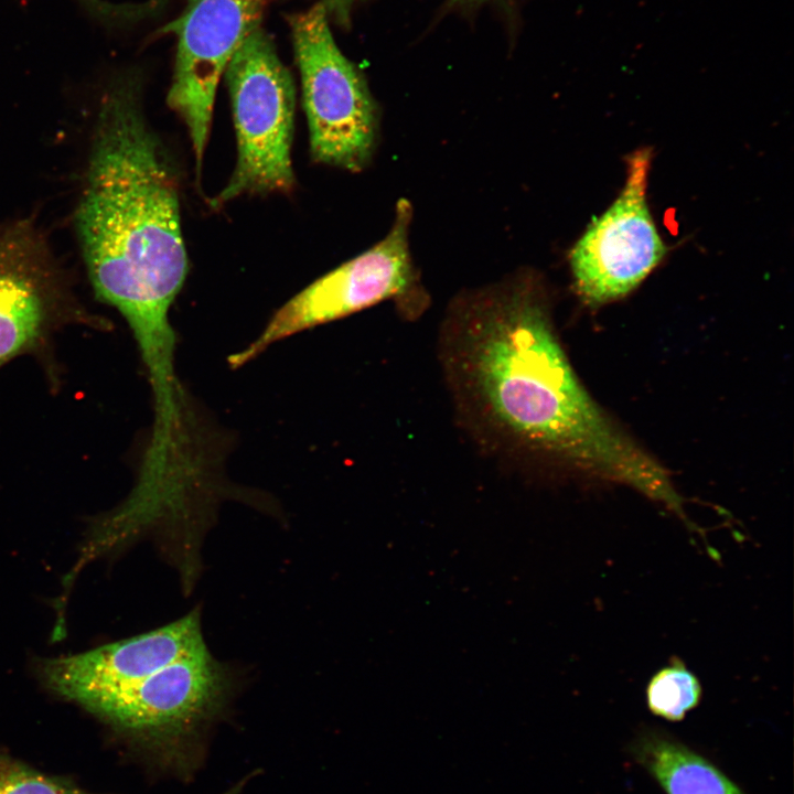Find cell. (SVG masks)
Segmentation results:
<instances>
[{
  "label": "cell",
  "instance_id": "1",
  "mask_svg": "<svg viewBox=\"0 0 794 794\" xmlns=\"http://www.w3.org/2000/svg\"><path fill=\"white\" fill-rule=\"evenodd\" d=\"M454 318L448 363L489 428L519 450L632 486L666 507L677 503L666 471L580 384L529 275L471 293Z\"/></svg>",
  "mask_w": 794,
  "mask_h": 794
},
{
  "label": "cell",
  "instance_id": "2",
  "mask_svg": "<svg viewBox=\"0 0 794 794\" xmlns=\"http://www.w3.org/2000/svg\"><path fill=\"white\" fill-rule=\"evenodd\" d=\"M75 224L98 300L127 321L141 355L175 345L169 312L187 275L179 182L142 114L132 76L99 105Z\"/></svg>",
  "mask_w": 794,
  "mask_h": 794
},
{
  "label": "cell",
  "instance_id": "3",
  "mask_svg": "<svg viewBox=\"0 0 794 794\" xmlns=\"http://www.w3.org/2000/svg\"><path fill=\"white\" fill-rule=\"evenodd\" d=\"M71 326L111 328L78 298L71 275L34 221L0 223V368L30 356L53 391L60 389L56 337Z\"/></svg>",
  "mask_w": 794,
  "mask_h": 794
},
{
  "label": "cell",
  "instance_id": "4",
  "mask_svg": "<svg viewBox=\"0 0 794 794\" xmlns=\"http://www.w3.org/2000/svg\"><path fill=\"white\" fill-rule=\"evenodd\" d=\"M229 667L207 646L183 656L95 712L174 772H190L205 729L225 709L234 691Z\"/></svg>",
  "mask_w": 794,
  "mask_h": 794
},
{
  "label": "cell",
  "instance_id": "5",
  "mask_svg": "<svg viewBox=\"0 0 794 794\" xmlns=\"http://www.w3.org/2000/svg\"><path fill=\"white\" fill-rule=\"evenodd\" d=\"M237 141L229 181L213 200L244 194L290 193L296 89L273 43L259 26L240 44L226 69Z\"/></svg>",
  "mask_w": 794,
  "mask_h": 794
},
{
  "label": "cell",
  "instance_id": "6",
  "mask_svg": "<svg viewBox=\"0 0 794 794\" xmlns=\"http://www.w3.org/2000/svg\"><path fill=\"white\" fill-rule=\"evenodd\" d=\"M310 152L322 164L361 172L375 151L379 115L367 83L337 46L316 3L290 19Z\"/></svg>",
  "mask_w": 794,
  "mask_h": 794
},
{
  "label": "cell",
  "instance_id": "7",
  "mask_svg": "<svg viewBox=\"0 0 794 794\" xmlns=\"http://www.w3.org/2000/svg\"><path fill=\"white\" fill-rule=\"evenodd\" d=\"M412 207L398 201L394 223L377 244L318 278L278 309L259 336L229 357L240 367L271 344L389 299L415 293L417 279L409 250Z\"/></svg>",
  "mask_w": 794,
  "mask_h": 794
},
{
  "label": "cell",
  "instance_id": "8",
  "mask_svg": "<svg viewBox=\"0 0 794 794\" xmlns=\"http://www.w3.org/2000/svg\"><path fill=\"white\" fill-rule=\"evenodd\" d=\"M651 157V150L642 149L627 159L620 195L592 221L569 254L575 288L589 305L631 292L667 251L646 200Z\"/></svg>",
  "mask_w": 794,
  "mask_h": 794
},
{
  "label": "cell",
  "instance_id": "9",
  "mask_svg": "<svg viewBox=\"0 0 794 794\" xmlns=\"http://www.w3.org/2000/svg\"><path fill=\"white\" fill-rule=\"evenodd\" d=\"M268 0H186L168 25L176 36L169 107L185 125L197 176L210 135L217 84L233 55L257 28Z\"/></svg>",
  "mask_w": 794,
  "mask_h": 794
},
{
  "label": "cell",
  "instance_id": "10",
  "mask_svg": "<svg viewBox=\"0 0 794 794\" xmlns=\"http://www.w3.org/2000/svg\"><path fill=\"white\" fill-rule=\"evenodd\" d=\"M206 647L200 610L155 630L74 655L44 659L39 676L54 694L94 713L176 659Z\"/></svg>",
  "mask_w": 794,
  "mask_h": 794
},
{
  "label": "cell",
  "instance_id": "11",
  "mask_svg": "<svg viewBox=\"0 0 794 794\" xmlns=\"http://www.w3.org/2000/svg\"><path fill=\"white\" fill-rule=\"evenodd\" d=\"M640 759L666 794H742L715 765L676 742L646 739Z\"/></svg>",
  "mask_w": 794,
  "mask_h": 794
},
{
  "label": "cell",
  "instance_id": "12",
  "mask_svg": "<svg viewBox=\"0 0 794 794\" xmlns=\"http://www.w3.org/2000/svg\"><path fill=\"white\" fill-rule=\"evenodd\" d=\"M701 698L698 678L680 661L659 669L650 680L646 699L650 710L672 721L682 720Z\"/></svg>",
  "mask_w": 794,
  "mask_h": 794
},
{
  "label": "cell",
  "instance_id": "13",
  "mask_svg": "<svg viewBox=\"0 0 794 794\" xmlns=\"http://www.w3.org/2000/svg\"><path fill=\"white\" fill-rule=\"evenodd\" d=\"M0 794H95L71 781L43 773L0 749ZM221 794H238L232 787Z\"/></svg>",
  "mask_w": 794,
  "mask_h": 794
},
{
  "label": "cell",
  "instance_id": "14",
  "mask_svg": "<svg viewBox=\"0 0 794 794\" xmlns=\"http://www.w3.org/2000/svg\"><path fill=\"white\" fill-rule=\"evenodd\" d=\"M94 18L109 25L133 22L137 15L135 3H114L108 0H77Z\"/></svg>",
  "mask_w": 794,
  "mask_h": 794
},
{
  "label": "cell",
  "instance_id": "15",
  "mask_svg": "<svg viewBox=\"0 0 794 794\" xmlns=\"http://www.w3.org/2000/svg\"><path fill=\"white\" fill-rule=\"evenodd\" d=\"M465 1H478V0H465Z\"/></svg>",
  "mask_w": 794,
  "mask_h": 794
}]
</instances>
